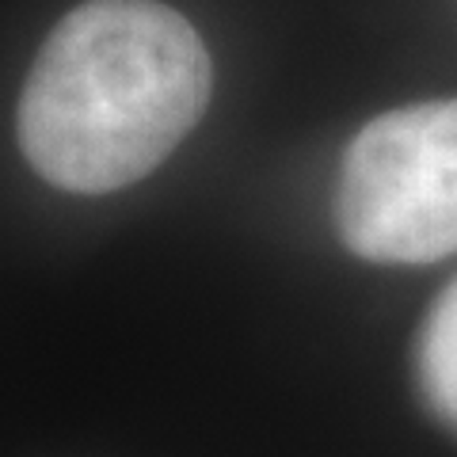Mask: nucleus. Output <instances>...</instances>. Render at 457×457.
Returning <instances> with one entry per match:
<instances>
[{"instance_id": "nucleus-3", "label": "nucleus", "mask_w": 457, "mask_h": 457, "mask_svg": "<svg viewBox=\"0 0 457 457\" xmlns=\"http://www.w3.org/2000/svg\"><path fill=\"white\" fill-rule=\"evenodd\" d=\"M416 378L435 416L457 431V278L438 294L420 328Z\"/></svg>"}, {"instance_id": "nucleus-2", "label": "nucleus", "mask_w": 457, "mask_h": 457, "mask_svg": "<svg viewBox=\"0 0 457 457\" xmlns=\"http://www.w3.org/2000/svg\"><path fill=\"white\" fill-rule=\"evenodd\" d=\"M336 225L370 263H435L457 252V99L385 111L354 134Z\"/></svg>"}, {"instance_id": "nucleus-1", "label": "nucleus", "mask_w": 457, "mask_h": 457, "mask_svg": "<svg viewBox=\"0 0 457 457\" xmlns=\"http://www.w3.org/2000/svg\"><path fill=\"white\" fill-rule=\"evenodd\" d=\"M210 54L161 0H84L50 31L20 92L27 164L73 195L145 179L210 104Z\"/></svg>"}]
</instances>
